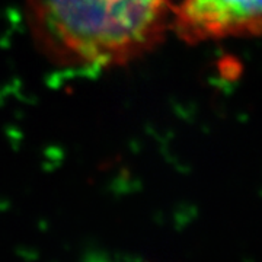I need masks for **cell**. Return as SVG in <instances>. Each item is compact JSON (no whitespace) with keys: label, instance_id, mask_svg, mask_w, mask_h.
I'll list each match as a JSON object with an SVG mask.
<instances>
[{"label":"cell","instance_id":"7a4b0ae2","mask_svg":"<svg viewBox=\"0 0 262 262\" xmlns=\"http://www.w3.org/2000/svg\"><path fill=\"white\" fill-rule=\"evenodd\" d=\"M261 0H173L169 29L189 46L261 34Z\"/></svg>","mask_w":262,"mask_h":262},{"label":"cell","instance_id":"6da1fadb","mask_svg":"<svg viewBox=\"0 0 262 262\" xmlns=\"http://www.w3.org/2000/svg\"><path fill=\"white\" fill-rule=\"evenodd\" d=\"M173 0H27L41 51L75 69L124 66L151 51L169 31Z\"/></svg>","mask_w":262,"mask_h":262}]
</instances>
